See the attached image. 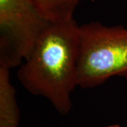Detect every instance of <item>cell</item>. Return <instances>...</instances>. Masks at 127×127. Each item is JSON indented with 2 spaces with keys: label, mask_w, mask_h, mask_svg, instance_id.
<instances>
[{
  "label": "cell",
  "mask_w": 127,
  "mask_h": 127,
  "mask_svg": "<svg viewBox=\"0 0 127 127\" xmlns=\"http://www.w3.org/2000/svg\"><path fill=\"white\" fill-rule=\"evenodd\" d=\"M106 127H120L119 124H112V125H109Z\"/></svg>",
  "instance_id": "6"
},
{
  "label": "cell",
  "mask_w": 127,
  "mask_h": 127,
  "mask_svg": "<svg viewBox=\"0 0 127 127\" xmlns=\"http://www.w3.org/2000/svg\"><path fill=\"white\" fill-rule=\"evenodd\" d=\"M114 76L127 78V28L79 25L78 86L94 88Z\"/></svg>",
  "instance_id": "2"
},
{
  "label": "cell",
  "mask_w": 127,
  "mask_h": 127,
  "mask_svg": "<svg viewBox=\"0 0 127 127\" xmlns=\"http://www.w3.org/2000/svg\"><path fill=\"white\" fill-rule=\"evenodd\" d=\"M91 1H95V0H91Z\"/></svg>",
  "instance_id": "7"
},
{
  "label": "cell",
  "mask_w": 127,
  "mask_h": 127,
  "mask_svg": "<svg viewBox=\"0 0 127 127\" xmlns=\"http://www.w3.org/2000/svg\"><path fill=\"white\" fill-rule=\"evenodd\" d=\"M78 52L79 25L74 18L50 22L20 65L18 80L31 94L45 97L59 113L67 114L78 86Z\"/></svg>",
  "instance_id": "1"
},
{
  "label": "cell",
  "mask_w": 127,
  "mask_h": 127,
  "mask_svg": "<svg viewBox=\"0 0 127 127\" xmlns=\"http://www.w3.org/2000/svg\"><path fill=\"white\" fill-rule=\"evenodd\" d=\"M20 117L10 68L0 66V127H19Z\"/></svg>",
  "instance_id": "4"
},
{
  "label": "cell",
  "mask_w": 127,
  "mask_h": 127,
  "mask_svg": "<svg viewBox=\"0 0 127 127\" xmlns=\"http://www.w3.org/2000/svg\"><path fill=\"white\" fill-rule=\"evenodd\" d=\"M39 11L51 22L73 18L75 9L81 0H31Z\"/></svg>",
  "instance_id": "5"
},
{
  "label": "cell",
  "mask_w": 127,
  "mask_h": 127,
  "mask_svg": "<svg viewBox=\"0 0 127 127\" xmlns=\"http://www.w3.org/2000/svg\"><path fill=\"white\" fill-rule=\"evenodd\" d=\"M50 22L31 0H0V66H20Z\"/></svg>",
  "instance_id": "3"
}]
</instances>
